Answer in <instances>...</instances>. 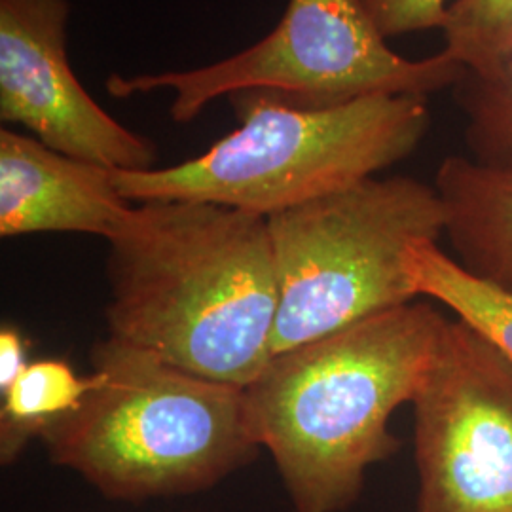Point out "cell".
Listing matches in <instances>:
<instances>
[{
	"mask_svg": "<svg viewBox=\"0 0 512 512\" xmlns=\"http://www.w3.org/2000/svg\"><path fill=\"white\" fill-rule=\"evenodd\" d=\"M110 338L222 384L272 359L277 274L268 219L205 202L133 205L107 258Z\"/></svg>",
	"mask_w": 512,
	"mask_h": 512,
	"instance_id": "obj_1",
	"label": "cell"
},
{
	"mask_svg": "<svg viewBox=\"0 0 512 512\" xmlns=\"http://www.w3.org/2000/svg\"><path fill=\"white\" fill-rule=\"evenodd\" d=\"M446 325L435 302L412 300L274 353L245 387L256 439L294 512L359 501L368 469L401 446L391 418L418 395Z\"/></svg>",
	"mask_w": 512,
	"mask_h": 512,
	"instance_id": "obj_2",
	"label": "cell"
},
{
	"mask_svg": "<svg viewBox=\"0 0 512 512\" xmlns=\"http://www.w3.org/2000/svg\"><path fill=\"white\" fill-rule=\"evenodd\" d=\"M95 384L44 435L50 461L114 503L209 492L262 450L245 387L116 338L92 351Z\"/></svg>",
	"mask_w": 512,
	"mask_h": 512,
	"instance_id": "obj_3",
	"label": "cell"
},
{
	"mask_svg": "<svg viewBox=\"0 0 512 512\" xmlns=\"http://www.w3.org/2000/svg\"><path fill=\"white\" fill-rule=\"evenodd\" d=\"M239 128L171 167L114 171L131 203L205 202L270 219L378 177L420 147L427 97L378 95L323 110L258 105Z\"/></svg>",
	"mask_w": 512,
	"mask_h": 512,
	"instance_id": "obj_4",
	"label": "cell"
},
{
	"mask_svg": "<svg viewBox=\"0 0 512 512\" xmlns=\"http://www.w3.org/2000/svg\"><path fill=\"white\" fill-rule=\"evenodd\" d=\"M463 71L444 50L420 61L395 54L365 0H289L274 31L239 54L190 71L110 74L107 92H171V120L190 124L220 97L234 112L336 109L378 95L427 97L454 88Z\"/></svg>",
	"mask_w": 512,
	"mask_h": 512,
	"instance_id": "obj_5",
	"label": "cell"
},
{
	"mask_svg": "<svg viewBox=\"0 0 512 512\" xmlns=\"http://www.w3.org/2000/svg\"><path fill=\"white\" fill-rule=\"evenodd\" d=\"M277 319L272 355L418 300L406 260L442 238L433 184L374 177L268 219Z\"/></svg>",
	"mask_w": 512,
	"mask_h": 512,
	"instance_id": "obj_6",
	"label": "cell"
},
{
	"mask_svg": "<svg viewBox=\"0 0 512 512\" xmlns=\"http://www.w3.org/2000/svg\"><path fill=\"white\" fill-rule=\"evenodd\" d=\"M414 408L416 512H512V357L448 319Z\"/></svg>",
	"mask_w": 512,
	"mask_h": 512,
	"instance_id": "obj_7",
	"label": "cell"
},
{
	"mask_svg": "<svg viewBox=\"0 0 512 512\" xmlns=\"http://www.w3.org/2000/svg\"><path fill=\"white\" fill-rule=\"evenodd\" d=\"M69 19V0H0V120L76 160L154 169L156 145L112 118L78 82Z\"/></svg>",
	"mask_w": 512,
	"mask_h": 512,
	"instance_id": "obj_8",
	"label": "cell"
},
{
	"mask_svg": "<svg viewBox=\"0 0 512 512\" xmlns=\"http://www.w3.org/2000/svg\"><path fill=\"white\" fill-rule=\"evenodd\" d=\"M114 169L76 160L33 135L0 129V236L90 234L114 238L129 217Z\"/></svg>",
	"mask_w": 512,
	"mask_h": 512,
	"instance_id": "obj_9",
	"label": "cell"
},
{
	"mask_svg": "<svg viewBox=\"0 0 512 512\" xmlns=\"http://www.w3.org/2000/svg\"><path fill=\"white\" fill-rule=\"evenodd\" d=\"M433 186L454 260L478 281L512 296V169L448 156Z\"/></svg>",
	"mask_w": 512,
	"mask_h": 512,
	"instance_id": "obj_10",
	"label": "cell"
},
{
	"mask_svg": "<svg viewBox=\"0 0 512 512\" xmlns=\"http://www.w3.org/2000/svg\"><path fill=\"white\" fill-rule=\"evenodd\" d=\"M95 384L59 359H42L25 368L18 382L0 397V463H16L33 440L73 412Z\"/></svg>",
	"mask_w": 512,
	"mask_h": 512,
	"instance_id": "obj_11",
	"label": "cell"
},
{
	"mask_svg": "<svg viewBox=\"0 0 512 512\" xmlns=\"http://www.w3.org/2000/svg\"><path fill=\"white\" fill-rule=\"evenodd\" d=\"M406 268L418 296L448 308L512 357V296L467 274L437 241L414 245Z\"/></svg>",
	"mask_w": 512,
	"mask_h": 512,
	"instance_id": "obj_12",
	"label": "cell"
},
{
	"mask_svg": "<svg viewBox=\"0 0 512 512\" xmlns=\"http://www.w3.org/2000/svg\"><path fill=\"white\" fill-rule=\"evenodd\" d=\"M465 116L469 158L495 169H512V50L465 67L452 88Z\"/></svg>",
	"mask_w": 512,
	"mask_h": 512,
	"instance_id": "obj_13",
	"label": "cell"
},
{
	"mask_svg": "<svg viewBox=\"0 0 512 512\" xmlns=\"http://www.w3.org/2000/svg\"><path fill=\"white\" fill-rule=\"evenodd\" d=\"M444 52L478 67L512 50V0H456L442 29Z\"/></svg>",
	"mask_w": 512,
	"mask_h": 512,
	"instance_id": "obj_14",
	"label": "cell"
},
{
	"mask_svg": "<svg viewBox=\"0 0 512 512\" xmlns=\"http://www.w3.org/2000/svg\"><path fill=\"white\" fill-rule=\"evenodd\" d=\"M366 8L385 38L444 29L448 0H365Z\"/></svg>",
	"mask_w": 512,
	"mask_h": 512,
	"instance_id": "obj_15",
	"label": "cell"
},
{
	"mask_svg": "<svg viewBox=\"0 0 512 512\" xmlns=\"http://www.w3.org/2000/svg\"><path fill=\"white\" fill-rule=\"evenodd\" d=\"M27 340L12 325L0 329V397L16 384L25 368L31 365L27 359Z\"/></svg>",
	"mask_w": 512,
	"mask_h": 512,
	"instance_id": "obj_16",
	"label": "cell"
}]
</instances>
